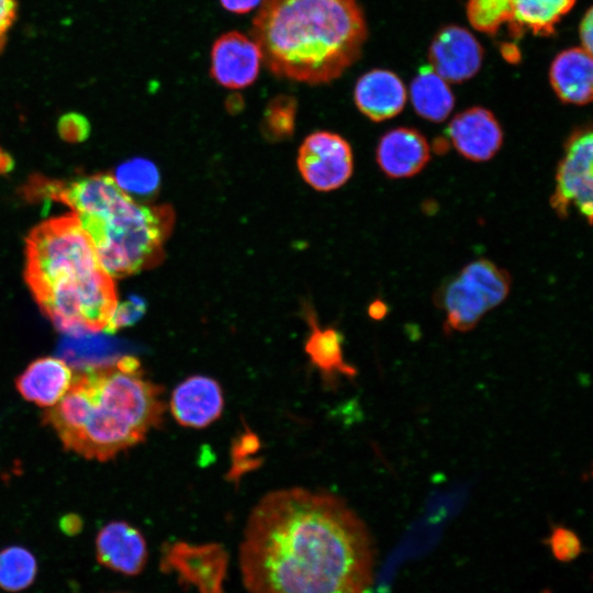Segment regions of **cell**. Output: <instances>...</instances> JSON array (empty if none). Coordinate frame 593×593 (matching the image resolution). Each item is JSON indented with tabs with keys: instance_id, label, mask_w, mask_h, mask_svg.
I'll use <instances>...</instances> for the list:
<instances>
[{
	"instance_id": "cell-1",
	"label": "cell",
	"mask_w": 593,
	"mask_h": 593,
	"mask_svg": "<svg viewBox=\"0 0 593 593\" xmlns=\"http://www.w3.org/2000/svg\"><path fill=\"white\" fill-rule=\"evenodd\" d=\"M374 557L368 528L345 501L291 488L251 510L238 567L248 593H367Z\"/></svg>"
},
{
	"instance_id": "cell-2",
	"label": "cell",
	"mask_w": 593,
	"mask_h": 593,
	"mask_svg": "<svg viewBox=\"0 0 593 593\" xmlns=\"http://www.w3.org/2000/svg\"><path fill=\"white\" fill-rule=\"evenodd\" d=\"M161 387L144 378L136 357L81 370L44 416L65 448L104 461L139 441L163 422Z\"/></svg>"
},
{
	"instance_id": "cell-3",
	"label": "cell",
	"mask_w": 593,
	"mask_h": 593,
	"mask_svg": "<svg viewBox=\"0 0 593 593\" xmlns=\"http://www.w3.org/2000/svg\"><path fill=\"white\" fill-rule=\"evenodd\" d=\"M367 34L357 0H262L251 26L266 67L309 85L339 78L359 58Z\"/></svg>"
},
{
	"instance_id": "cell-4",
	"label": "cell",
	"mask_w": 593,
	"mask_h": 593,
	"mask_svg": "<svg viewBox=\"0 0 593 593\" xmlns=\"http://www.w3.org/2000/svg\"><path fill=\"white\" fill-rule=\"evenodd\" d=\"M25 277L42 311L66 334L104 329L118 304L113 278L74 214L31 232Z\"/></svg>"
},
{
	"instance_id": "cell-5",
	"label": "cell",
	"mask_w": 593,
	"mask_h": 593,
	"mask_svg": "<svg viewBox=\"0 0 593 593\" xmlns=\"http://www.w3.org/2000/svg\"><path fill=\"white\" fill-rule=\"evenodd\" d=\"M40 184L43 193L70 206L111 278L130 276L160 260L174 222L168 206L138 203L109 175Z\"/></svg>"
},
{
	"instance_id": "cell-6",
	"label": "cell",
	"mask_w": 593,
	"mask_h": 593,
	"mask_svg": "<svg viewBox=\"0 0 593 593\" xmlns=\"http://www.w3.org/2000/svg\"><path fill=\"white\" fill-rule=\"evenodd\" d=\"M592 128H575L564 144V152L558 164L556 186L550 198V205L557 215L564 219L574 205L579 213L591 224L593 211V159Z\"/></svg>"
},
{
	"instance_id": "cell-7",
	"label": "cell",
	"mask_w": 593,
	"mask_h": 593,
	"mask_svg": "<svg viewBox=\"0 0 593 593\" xmlns=\"http://www.w3.org/2000/svg\"><path fill=\"white\" fill-rule=\"evenodd\" d=\"M160 570L176 574L179 583L198 593H225L228 555L219 544L177 541L165 545Z\"/></svg>"
},
{
	"instance_id": "cell-8",
	"label": "cell",
	"mask_w": 593,
	"mask_h": 593,
	"mask_svg": "<svg viewBox=\"0 0 593 593\" xmlns=\"http://www.w3.org/2000/svg\"><path fill=\"white\" fill-rule=\"evenodd\" d=\"M296 164L307 184L317 191L327 192L340 188L351 177L353 150L340 135L318 131L303 141Z\"/></svg>"
},
{
	"instance_id": "cell-9",
	"label": "cell",
	"mask_w": 593,
	"mask_h": 593,
	"mask_svg": "<svg viewBox=\"0 0 593 593\" xmlns=\"http://www.w3.org/2000/svg\"><path fill=\"white\" fill-rule=\"evenodd\" d=\"M210 60V75L219 85L244 89L256 81L262 55L253 37L230 31L215 40Z\"/></svg>"
},
{
	"instance_id": "cell-10",
	"label": "cell",
	"mask_w": 593,
	"mask_h": 593,
	"mask_svg": "<svg viewBox=\"0 0 593 593\" xmlns=\"http://www.w3.org/2000/svg\"><path fill=\"white\" fill-rule=\"evenodd\" d=\"M483 49L465 27L448 25L434 36L429 49L430 68L447 82H462L481 68Z\"/></svg>"
},
{
	"instance_id": "cell-11",
	"label": "cell",
	"mask_w": 593,
	"mask_h": 593,
	"mask_svg": "<svg viewBox=\"0 0 593 593\" xmlns=\"http://www.w3.org/2000/svg\"><path fill=\"white\" fill-rule=\"evenodd\" d=\"M94 549L99 564L126 577L142 573L148 560L143 534L123 521L104 525L97 534Z\"/></svg>"
},
{
	"instance_id": "cell-12",
	"label": "cell",
	"mask_w": 593,
	"mask_h": 593,
	"mask_svg": "<svg viewBox=\"0 0 593 593\" xmlns=\"http://www.w3.org/2000/svg\"><path fill=\"white\" fill-rule=\"evenodd\" d=\"M448 135L456 150L472 161L491 159L503 143V131L497 119L482 107L458 113L449 123Z\"/></svg>"
},
{
	"instance_id": "cell-13",
	"label": "cell",
	"mask_w": 593,
	"mask_h": 593,
	"mask_svg": "<svg viewBox=\"0 0 593 593\" xmlns=\"http://www.w3.org/2000/svg\"><path fill=\"white\" fill-rule=\"evenodd\" d=\"M224 406L220 384L212 378L193 376L183 380L174 390L170 410L182 426L203 428L216 421Z\"/></svg>"
},
{
	"instance_id": "cell-14",
	"label": "cell",
	"mask_w": 593,
	"mask_h": 593,
	"mask_svg": "<svg viewBox=\"0 0 593 593\" xmlns=\"http://www.w3.org/2000/svg\"><path fill=\"white\" fill-rule=\"evenodd\" d=\"M377 163L389 178H409L421 172L430 159L426 137L412 127H396L387 132L376 150Z\"/></svg>"
},
{
	"instance_id": "cell-15",
	"label": "cell",
	"mask_w": 593,
	"mask_h": 593,
	"mask_svg": "<svg viewBox=\"0 0 593 593\" xmlns=\"http://www.w3.org/2000/svg\"><path fill=\"white\" fill-rule=\"evenodd\" d=\"M406 89L399 76L387 69H371L356 82L354 100L368 119L381 122L394 118L406 103Z\"/></svg>"
},
{
	"instance_id": "cell-16",
	"label": "cell",
	"mask_w": 593,
	"mask_h": 593,
	"mask_svg": "<svg viewBox=\"0 0 593 593\" xmlns=\"http://www.w3.org/2000/svg\"><path fill=\"white\" fill-rule=\"evenodd\" d=\"M436 304L444 311L445 331L468 332L493 309L485 293L471 280L458 275L436 294Z\"/></svg>"
},
{
	"instance_id": "cell-17",
	"label": "cell",
	"mask_w": 593,
	"mask_h": 593,
	"mask_svg": "<svg viewBox=\"0 0 593 593\" xmlns=\"http://www.w3.org/2000/svg\"><path fill=\"white\" fill-rule=\"evenodd\" d=\"M549 81L563 103L577 105L590 103L593 89L592 54L582 47L560 52L551 63Z\"/></svg>"
},
{
	"instance_id": "cell-18",
	"label": "cell",
	"mask_w": 593,
	"mask_h": 593,
	"mask_svg": "<svg viewBox=\"0 0 593 593\" xmlns=\"http://www.w3.org/2000/svg\"><path fill=\"white\" fill-rule=\"evenodd\" d=\"M72 381L71 369L56 357H42L31 362L18 377L20 394L41 406L55 405L68 391Z\"/></svg>"
},
{
	"instance_id": "cell-19",
	"label": "cell",
	"mask_w": 593,
	"mask_h": 593,
	"mask_svg": "<svg viewBox=\"0 0 593 593\" xmlns=\"http://www.w3.org/2000/svg\"><path fill=\"white\" fill-rule=\"evenodd\" d=\"M577 0H511L513 18L510 31L521 36L527 31L548 36L555 26L573 8Z\"/></svg>"
},
{
	"instance_id": "cell-20",
	"label": "cell",
	"mask_w": 593,
	"mask_h": 593,
	"mask_svg": "<svg viewBox=\"0 0 593 593\" xmlns=\"http://www.w3.org/2000/svg\"><path fill=\"white\" fill-rule=\"evenodd\" d=\"M410 98L415 112L435 123L446 120L455 104L448 82L430 66L422 68L412 80Z\"/></svg>"
},
{
	"instance_id": "cell-21",
	"label": "cell",
	"mask_w": 593,
	"mask_h": 593,
	"mask_svg": "<svg viewBox=\"0 0 593 593\" xmlns=\"http://www.w3.org/2000/svg\"><path fill=\"white\" fill-rule=\"evenodd\" d=\"M305 315L311 327V333L305 344V351L313 365L328 377L343 374L354 378L357 370L351 365L345 362L342 348L343 337L339 332L332 327H320L310 307H306Z\"/></svg>"
},
{
	"instance_id": "cell-22",
	"label": "cell",
	"mask_w": 593,
	"mask_h": 593,
	"mask_svg": "<svg viewBox=\"0 0 593 593\" xmlns=\"http://www.w3.org/2000/svg\"><path fill=\"white\" fill-rule=\"evenodd\" d=\"M116 342L101 337L86 338L83 335H71L60 347V355L72 367L80 370L110 365L124 356Z\"/></svg>"
},
{
	"instance_id": "cell-23",
	"label": "cell",
	"mask_w": 593,
	"mask_h": 593,
	"mask_svg": "<svg viewBox=\"0 0 593 593\" xmlns=\"http://www.w3.org/2000/svg\"><path fill=\"white\" fill-rule=\"evenodd\" d=\"M38 573V562L25 547L12 545L0 550V589L18 593L29 589Z\"/></svg>"
},
{
	"instance_id": "cell-24",
	"label": "cell",
	"mask_w": 593,
	"mask_h": 593,
	"mask_svg": "<svg viewBox=\"0 0 593 593\" xmlns=\"http://www.w3.org/2000/svg\"><path fill=\"white\" fill-rule=\"evenodd\" d=\"M116 184L130 197H149L156 193L160 176L153 161L132 158L122 163L112 176Z\"/></svg>"
},
{
	"instance_id": "cell-25",
	"label": "cell",
	"mask_w": 593,
	"mask_h": 593,
	"mask_svg": "<svg viewBox=\"0 0 593 593\" xmlns=\"http://www.w3.org/2000/svg\"><path fill=\"white\" fill-rule=\"evenodd\" d=\"M460 275L473 281L485 293L493 307L500 305L510 293L508 272L488 259L468 264Z\"/></svg>"
},
{
	"instance_id": "cell-26",
	"label": "cell",
	"mask_w": 593,
	"mask_h": 593,
	"mask_svg": "<svg viewBox=\"0 0 593 593\" xmlns=\"http://www.w3.org/2000/svg\"><path fill=\"white\" fill-rule=\"evenodd\" d=\"M296 100L293 96L280 94L266 107L261 121V133L266 139L279 142L289 138L295 127Z\"/></svg>"
},
{
	"instance_id": "cell-27",
	"label": "cell",
	"mask_w": 593,
	"mask_h": 593,
	"mask_svg": "<svg viewBox=\"0 0 593 593\" xmlns=\"http://www.w3.org/2000/svg\"><path fill=\"white\" fill-rule=\"evenodd\" d=\"M467 16L478 31L494 34L513 18L511 0H469Z\"/></svg>"
},
{
	"instance_id": "cell-28",
	"label": "cell",
	"mask_w": 593,
	"mask_h": 593,
	"mask_svg": "<svg viewBox=\"0 0 593 593\" xmlns=\"http://www.w3.org/2000/svg\"><path fill=\"white\" fill-rule=\"evenodd\" d=\"M548 542L553 556L562 562L572 561L582 552V545L579 537L567 527H553Z\"/></svg>"
},
{
	"instance_id": "cell-29",
	"label": "cell",
	"mask_w": 593,
	"mask_h": 593,
	"mask_svg": "<svg viewBox=\"0 0 593 593\" xmlns=\"http://www.w3.org/2000/svg\"><path fill=\"white\" fill-rule=\"evenodd\" d=\"M145 313V301L136 295L130 296L126 301L118 303L114 312L104 328L107 332L114 333L122 327L133 325Z\"/></svg>"
},
{
	"instance_id": "cell-30",
	"label": "cell",
	"mask_w": 593,
	"mask_h": 593,
	"mask_svg": "<svg viewBox=\"0 0 593 593\" xmlns=\"http://www.w3.org/2000/svg\"><path fill=\"white\" fill-rule=\"evenodd\" d=\"M58 130L67 141H82L89 133V124L83 115L68 113L60 118Z\"/></svg>"
},
{
	"instance_id": "cell-31",
	"label": "cell",
	"mask_w": 593,
	"mask_h": 593,
	"mask_svg": "<svg viewBox=\"0 0 593 593\" xmlns=\"http://www.w3.org/2000/svg\"><path fill=\"white\" fill-rule=\"evenodd\" d=\"M16 15L18 0H0V53L7 45Z\"/></svg>"
},
{
	"instance_id": "cell-32",
	"label": "cell",
	"mask_w": 593,
	"mask_h": 593,
	"mask_svg": "<svg viewBox=\"0 0 593 593\" xmlns=\"http://www.w3.org/2000/svg\"><path fill=\"white\" fill-rule=\"evenodd\" d=\"M593 14L592 8H589L585 14L583 15L580 27L579 35L582 44V48L592 54V35H593Z\"/></svg>"
},
{
	"instance_id": "cell-33",
	"label": "cell",
	"mask_w": 593,
	"mask_h": 593,
	"mask_svg": "<svg viewBox=\"0 0 593 593\" xmlns=\"http://www.w3.org/2000/svg\"><path fill=\"white\" fill-rule=\"evenodd\" d=\"M261 2L262 0H220L225 10L236 14L248 13L260 5Z\"/></svg>"
},
{
	"instance_id": "cell-34",
	"label": "cell",
	"mask_w": 593,
	"mask_h": 593,
	"mask_svg": "<svg viewBox=\"0 0 593 593\" xmlns=\"http://www.w3.org/2000/svg\"><path fill=\"white\" fill-rule=\"evenodd\" d=\"M388 306L382 301H374L369 306V315L373 320H381L385 316Z\"/></svg>"
},
{
	"instance_id": "cell-35",
	"label": "cell",
	"mask_w": 593,
	"mask_h": 593,
	"mask_svg": "<svg viewBox=\"0 0 593 593\" xmlns=\"http://www.w3.org/2000/svg\"><path fill=\"white\" fill-rule=\"evenodd\" d=\"M501 52L504 58L508 61H516L519 58V52L515 47V45H511V44L503 45Z\"/></svg>"
},
{
	"instance_id": "cell-36",
	"label": "cell",
	"mask_w": 593,
	"mask_h": 593,
	"mask_svg": "<svg viewBox=\"0 0 593 593\" xmlns=\"http://www.w3.org/2000/svg\"><path fill=\"white\" fill-rule=\"evenodd\" d=\"M61 527L64 528V530L66 533H76L77 529L80 528V521L79 518H75V517H67L65 519V523L61 525Z\"/></svg>"
},
{
	"instance_id": "cell-37",
	"label": "cell",
	"mask_w": 593,
	"mask_h": 593,
	"mask_svg": "<svg viewBox=\"0 0 593 593\" xmlns=\"http://www.w3.org/2000/svg\"><path fill=\"white\" fill-rule=\"evenodd\" d=\"M116 593H122V592H116Z\"/></svg>"
}]
</instances>
